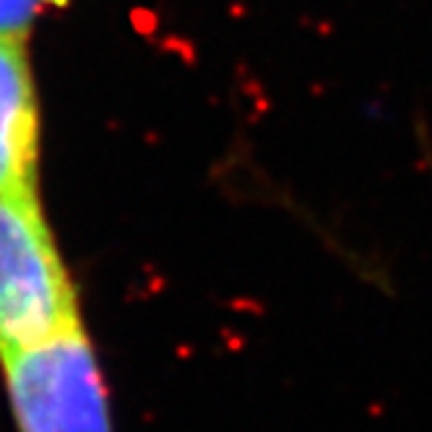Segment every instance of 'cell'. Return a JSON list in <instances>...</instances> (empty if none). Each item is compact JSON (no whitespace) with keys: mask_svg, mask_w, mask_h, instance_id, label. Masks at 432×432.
<instances>
[{"mask_svg":"<svg viewBox=\"0 0 432 432\" xmlns=\"http://www.w3.org/2000/svg\"><path fill=\"white\" fill-rule=\"evenodd\" d=\"M18 432H115L84 326L0 357Z\"/></svg>","mask_w":432,"mask_h":432,"instance_id":"2","label":"cell"},{"mask_svg":"<svg viewBox=\"0 0 432 432\" xmlns=\"http://www.w3.org/2000/svg\"><path fill=\"white\" fill-rule=\"evenodd\" d=\"M40 115L26 37H0V193L34 191Z\"/></svg>","mask_w":432,"mask_h":432,"instance_id":"3","label":"cell"},{"mask_svg":"<svg viewBox=\"0 0 432 432\" xmlns=\"http://www.w3.org/2000/svg\"><path fill=\"white\" fill-rule=\"evenodd\" d=\"M76 326V295L37 193H0V357Z\"/></svg>","mask_w":432,"mask_h":432,"instance_id":"1","label":"cell"},{"mask_svg":"<svg viewBox=\"0 0 432 432\" xmlns=\"http://www.w3.org/2000/svg\"><path fill=\"white\" fill-rule=\"evenodd\" d=\"M60 0H0V37H26L42 11Z\"/></svg>","mask_w":432,"mask_h":432,"instance_id":"4","label":"cell"}]
</instances>
